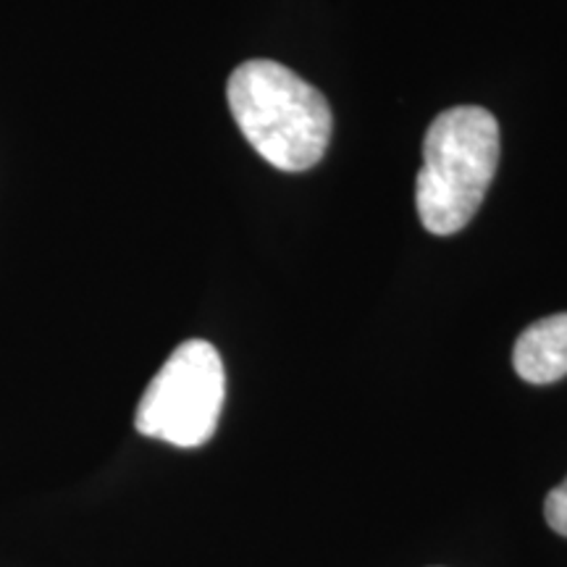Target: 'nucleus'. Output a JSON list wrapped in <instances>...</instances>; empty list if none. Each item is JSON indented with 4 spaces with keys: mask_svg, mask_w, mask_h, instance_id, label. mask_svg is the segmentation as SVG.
<instances>
[{
    "mask_svg": "<svg viewBox=\"0 0 567 567\" xmlns=\"http://www.w3.org/2000/svg\"><path fill=\"white\" fill-rule=\"evenodd\" d=\"M513 365L528 384H555L567 375V313L528 326L515 342Z\"/></svg>",
    "mask_w": 567,
    "mask_h": 567,
    "instance_id": "20e7f679",
    "label": "nucleus"
},
{
    "mask_svg": "<svg viewBox=\"0 0 567 567\" xmlns=\"http://www.w3.org/2000/svg\"><path fill=\"white\" fill-rule=\"evenodd\" d=\"M229 109L234 122L258 151L281 172H305L323 158L334 116L321 90L292 69L255 59L229 76Z\"/></svg>",
    "mask_w": 567,
    "mask_h": 567,
    "instance_id": "f257e3e1",
    "label": "nucleus"
},
{
    "mask_svg": "<svg viewBox=\"0 0 567 567\" xmlns=\"http://www.w3.org/2000/svg\"><path fill=\"white\" fill-rule=\"evenodd\" d=\"M226 396L221 354L210 342L176 347L142 394L134 429L182 450L203 446L216 434Z\"/></svg>",
    "mask_w": 567,
    "mask_h": 567,
    "instance_id": "7ed1b4c3",
    "label": "nucleus"
},
{
    "mask_svg": "<svg viewBox=\"0 0 567 567\" xmlns=\"http://www.w3.org/2000/svg\"><path fill=\"white\" fill-rule=\"evenodd\" d=\"M544 515H547L549 528L567 538V478L549 492L547 502H544Z\"/></svg>",
    "mask_w": 567,
    "mask_h": 567,
    "instance_id": "39448f33",
    "label": "nucleus"
},
{
    "mask_svg": "<svg viewBox=\"0 0 567 567\" xmlns=\"http://www.w3.org/2000/svg\"><path fill=\"white\" fill-rule=\"evenodd\" d=\"M499 166V124L486 109L460 105L439 113L423 140L415 182L421 224L446 237L473 221Z\"/></svg>",
    "mask_w": 567,
    "mask_h": 567,
    "instance_id": "f03ea898",
    "label": "nucleus"
}]
</instances>
